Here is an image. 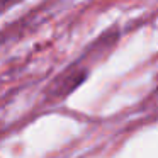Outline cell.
Listing matches in <instances>:
<instances>
[]
</instances>
